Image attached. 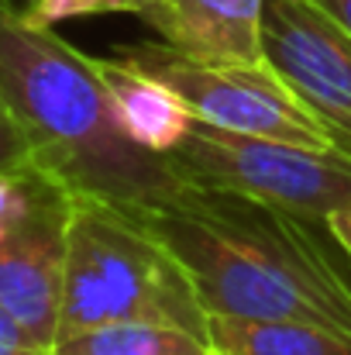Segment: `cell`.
Segmentation results:
<instances>
[{"mask_svg": "<svg viewBox=\"0 0 351 355\" xmlns=\"http://www.w3.org/2000/svg\"><path fill=\"white\" fill-rule=\"evenodd\" d=\"M214 355H221V352H214Z\"/></svg>", "mask_w": 351, "mask_h": 355, "instance_id": "obj_19", "label": "cell"}, {"mask_svg": "<svg viewBox=\"0 0 351 355\" xmlns=\"http://www.w3.org/2000/svg\"><path fill=\"white\" fill-rule=\"evenodd\" d=\"M21 166H31V148H28V138H24L17 118L10 114V107L0 94V173L21 169Z\"/></svg>", "mask_w": 351, "mask_h": 355, "instance_id": "obj_14", "label": "cell"}, {"mask_svg": "<svg viewBox=\"0 0 351 355\" xmlns=\"http://www.w3.org/2000/svg\"><path fill=\"white\" fill-rule=\"evenodd\" d=\"M169 162L197 187L228 190L317 225L351 200V152L338 145H296L193 118Z\"/></svg>", "mask_w": 351, "mask_h": 355, "instance_id": "obj_4", "label": "cell"}, {"mask_svg": "<svg viewBox=\"0 0 351 355\" xmlns=\"http://www.w3.org/2000/svg\"><path fill=\"white\" fill-rule=\"evenodd\" d=\"M207 342L221 355H351V331L314 321L210 318Z\"/></svg>", "mask_w": 351, "mask_h": 355, "instance_id": "obj_10", "label": "cell"}, {"mask_svg": "<svg viewBox=\"0 0 351 355\" xmlns=\"http://www.w3.org/2000/svg\"><path fill=\"white\" fill-rule=\"evenodd\" d=\"M55 355H214L210 342L152 321H107L62 331L52 345Z\"/></svg>", "mask_w": 351, "mask_h": 355, "instance_id": "obj_11", "label": "cell"}, {"mask_svg": "<svg viewBox=\"0 0 351 355\" xmlns=\"http://www.w3.org/2000/svg\"><path fill=\"white\" fill-rule=\"evenodd\" d=\"M93 66H97L100 83L111 97L117 124L124 128V135L134 145L159 152V155H169L186 138L193 114L169 83H162L159 76L145 73L141 66L127 62L124 55H117V59L93 55Z\"/></svg>", "mask_w": 351, "mask_h": 355, "instance_id": "obj_9", "label": "cell"}, {"mask_svg": "<svg viewBox=\"0 0 351 355\" xmlns=\"http://www.w3.org/2000/svg\"><path fill=\"white\" fill-rule=\"evenodd\" d=\"M69 190H55L38 214L0 241V307L42 345H55L66 279Z\"/></svg>", "mask_w": 351, "mask_h": 355, "instance_id": "obj_7", "label": "cell"}, {"mask_svg": "<svg viewBox=\"0 0 351 355\" xmlns=\"http://www.w3.org/2000/svg\"><path fill=\"white\" fill-rule=\"evenodd\" d=\"M131 214L186 266L210 318L351 331V279L317 235L324 225L197 183Z\"/></svg>", "mask_w": 351, "mask_h": 355, "instance_id": "obj_1", "label": "cell"}, {"mask_svg": "<svg viewBox=\"0 0 351 355\" xmlns=\"http://www.w3.org/2000/svg\"><path fill=\"white\" fill-rule=\"evenodd\" d=\"M162 0H107V14H141Z\"/></svg>", "mask_w": 351, "mask_h": 355, "instance_id": "obj_18", "label": "cell"}, {"mask_svg": "<svg viewBox=\"0 0 351 355\" xmlns=\"http://www.w3.org/2000/svg\"><path fill=\"white\" fill-rule=\"evenodd\" d=\"M0 355H55L48 345L35 342L3 307H0Z\"/></svg>", "mask_w": 351, "mask_h": 355, "instance_id": "obj_15", "label": "cell"}, {"mask_svg": "<svg viewBox=\"0 0 351 355\" xmlns=\"http://www.w3.org/2000/svg\"><path fill=\"white\" fill-rule=\"evenodd\" d=\"M262 10L265 0H162L138 17L162 45L221 62L262 59Z\"/></svg>", "mask_w": 351, "mask_h": 355, "instance_id": "obj_8", "label": "cell"}, {"mask_svg": "<svg viewBox=\"0 0 351 355\" xmlns=\"http://www.w3.org/2000/svg\"><path fill=\"white\" fill-rule=\"evenodd\" d=\"M55 190L59 183L48 180L38 166L3 169L0 173V241L21 232Z\"/></svg>", "mask_w": 351, "mask_h": 355, "instance_id": "obj_12", "label": "cell"}, {"mask_svg": "<svg viewBox=\"0 0 351 355\" xmlns=\"http://www.w3.org/2000/svg\"><path fill=\"white\" fill-rule=\"evenodd\" d=\"M324 232H327L331 241H334V245L351 259V200L348 204H341L338 211H331V214L324 218Z\"/></svg>", "mask_w": 351, "mask_h": 355, "instance_id": "obj_16", "label": "cell"}, {"mask_svg": "<svg viewBox=\"0 0 351 355\" xmlns=\"http://www.w3.org/2000/svg\"><path fill=\"white\" fill-rule=\"evenodd\" d=\"M107 321L172 324L207 338L210 314L186 266L131 211L69 193L59 335Z\"/></svg>", "mask_w": 351, "mask_h": 355, "instance_id": "obj_3", "label": "cell"}, {"mask_svg": "<svg viewBox=\"0 0 351 355\" xmlns=\"http://www.w3.org/2000/svg\"><path fill=\"white\" fill-rule=\"evenodd\" d=\"M317 10H324L338 28H345L351 35V0H310Z\"/></svg>", "mask_w": 351, "mask_h": 355, "instance_id": "obj_17", "label": "cell"}, {"mask_svg": "<svg viewBox=\"0 0 351 355\" xmlns=\"http://www.w3.org/2000/svg\"><path fill=\"white\" fill-rule=\"evenodd\" d=\"M93 14H107V0H28L24 7V17L42 28L73 17H93Z\"/></svg>", "mask_w": 351, "mask_h": 355, "instance_id": "obj_13", "label": "cell"}, {"mask_svg": "<svg viewBox=\"0 0 351 355\" xmlns=\"http://www.w3.org/2000/svg\"><path fill=\"white\" fill-rule=\"evenodd\" d=\"M262 59L293 97L351 152V35L310 0H265Z\"/></svg>", "mask_w": 351, "mask_h": 355, "instance_id": "obj_6", "label": "cell"}, {"mask_svg": "<svg viewBox=\"0 0 351 355\" xmlns=\"http://www.w3.org/2000/svg\"><path fill=\"white\" fill-rule=\"evenodd\" d=\"M127 62L169 83L197 121H207L224 131L282 138L296 145H334L324 124L314 118L293 90L258 62H221V59H193L169 45H138L120 52Z\"/></svg>", "mask_w": 351, "mask_h": 355, "instance_id": "obj_5", "label": "cell"}, {"mask_svg": "<svg viewBox=\"0 0 351 355\" xmlns=\"http://www.w3.org/2000/svg\"><path fill=\"white\" fill-rule=\"evenodd\" d=\"M0 94L31 166L73 197L145 211L190 187L169 155L134 145L117 124L93 55L0 0Z\"/></svg>", "mask_w": 351, "mask_h": 355, "instance_id": "obj_2", "label": "cell"}]
</instances>
